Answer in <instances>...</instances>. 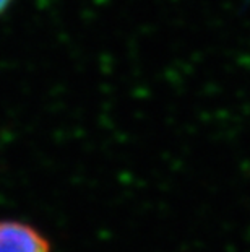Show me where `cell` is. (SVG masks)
<instances>
[{
  "mask_svg": "<svg viewBox=\"0 0 250 252\" xmlns=\"http://www.w3.org/2000/svg\"><path fill=\"white\" fill-rule=\"evenodd\" d=\"M10 2H12V0H0V13H2L3 10L8 7Z\"/></svg>",
  "mask_w": 250,
  "mask_h": 252,
  "instance_id": "cell-2",
  "label": "cell"
},
{
  "mask_svg": "<svg viewBox=\"0 0 250 252\" xmlns=\"http://www.w3.org/2000/svg\"><path fill=\"white\" fill-rule=\"evenodd\" d=\"M0 252H51V244L28 223L0 221Z\"/></svg>",
  "mask_w": 250,
  "mask_h": 252,
  "instance_id": "cell-1",
  "label": "cell"
}]
</instances>
